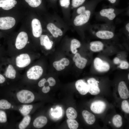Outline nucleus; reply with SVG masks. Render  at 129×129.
I'll return each mask as SVG.
<instances>
[{
    "label": "nucleus",
    "mask_w": 129,
    "mask_h": 129,
    "mask_svg": "<svg viewBox=\"0 0 129 129\" xmlns=\"http://www.w3.org/2000/svg\"><path fill=\"white\" fill-rule=\"evenodd\" d=\"M16 71L13 66L9 64L5 73V76L10 79H14L16 77Z\"/></svg>",
    "instance_id": "nucleus-23"
},
{
    "label": "nucleus",
    "mask_w": 129,
    "mask_h": 129,
    "mask_svg": "<svg viewBox=\"0 0 129 129\" xmlns=\"http://www.w3.org/2000/svg\"><path fill=\"white\" fill-rule=\"evenodd\" d=\"M16 97L19 101L23 103H28L32 102L34 100L35 97L31 91L27 90H23L18 92Z\"/></svg>",
    "instance_id": "nucleus-4"
},
{
    "label": "nucleus",
    "mask_w": 129,
    "mask_h": 129,
    "mask_svg": "<svg viewBox=\"0 0 129 129\" xmlns=\"http://www.w3.org/2000/svg\"><path fill=\"white\" fill-rule=\"evenodd\" d=\"M125 29L127 32L129 33V23L128 22L126 24L125 26Z\"/></svg>",
    "instance_id": "nucleus-42"
},
{
    "label": "nucleus",
    "mask_w": 129,
    "mask_h": 129,
    "mask_svg": "<svg viewBox=\"0 0 129 129\" xmlns=\"http://www.w3.org/2000/svg\"><path fill=\"white\" fill-rule=\"evenodd\" d=\"M67 122L68 127L70 129H76L78 127V122L74 119H68Z\"/></svg>",
    "instance_id": "nucleus-29"
},
{
    "label": "nucleus",
    "mask_w": 129,
    "mask_h": 129,
    "mask_svg": "<svg viewBox=\"0 0 129 129\" xmlns=\"http://www.w3.org/2000/svg\"><path fill=\"white\" fill-rule=\"evenodd\" d=\"M46 82L49 83V86H53L56 84V81L52 77L49 78Z\"/></svg>",
    "instance_id": "nucleus-37"
},
{
    "label": "nucleus",
    "mask_w": 129,
    "mask_h": 129,
    "mask_svg": "<svg viewBox=\"0 0 129 129\" xmlns=\"http://www.w3.org/2000/svg\"><path fill=\"white\" fill-rule=\"evenodd\" d=\"M33 107L32 105H24L19 109L21 113L24 116L27 115L31 112Z\"/></svg>",
    "instance_id": "nucleus-28"
},
{
    "label": "nucleus",
    "mask_w": 129,
    "mask_h": 129,
    "mask_svg": "<svg viewBox=\"0 0 129 129\" xmlns=\"http://www.w3.org/2000/svg\"><path fill=\"white\" fill-rule=\"evenodd\" d=\"M109 123H111V122H109Z\"/></svg>",
    "instance_id": "nucleus-46"
},
{
    "label": "nucleus",
    "mask_w": 129,
    "mask_h": 129,
    "mask_svg": "<svg viewBox=\"0 0 129 129\" xmlns=\"http://www.w3.org/2000/svg\"><path fill=\"white\" fill-rule=\"evenodd\" d=\"M75 54L73 58V60L75 62L76 66L79 69H83L86 66L87 61V60L82 57L79 53H77Z\"/></svg>",
    "instance_id": "nucleus-15"
},
{
    "label": "nucleus",
    "mask_w": 129,
    "mask_h": 129,
    "mask_svg": "<svg viewBox=\"0 0 129 129\" xmlns=\"http://www.w3.org/2000/svg\"><path fill=\"white\" fill-rule=\"evenodd\" d=\"M106 103L102 101L98 100L95 101L91 104L90 108L94 113L99 114L102 113L106 108Z\"/></svg>",
    "instance_id": "nucleus-9"
},
{
    "label": "nucleus",
    "mask_w": 129,
    "mask_h": 129,
    "mask_svg": "<svg viewBox=\"0 0 129 129\" xmlns=\"http://www.w3.org/2000/svg\"><path fill=\"white\" fill-rule=\"evenodd\" d=\"M94 9L86 8L82 13L78 14L73 21L74 25L76 26H82L87 23L89 21L94 12Z\"/></svg>",
    "instance_id": "nucleus-2"
},
{
    "label": "nucleus",
    "mask_w": 129,
    "mask_h": 129,
    "mask_svg": "<svg viewBox=\"0 0 129 129\" xmlns=\"http://www.w3.org/2000/svg\"><path fill=\"white\" fill-rule=\"evenodd\" d=\"M61 6L62 7L67 8L70 4V0H60V1Z\"/></svg>",
    "instance_id": "nucleus-36"
},
{
    "label": "nucleus",
    "mask_w": 129,
    "mask_h": 129,
    "mask_svg": "<svg viewBox=\"0 0 129 129\" xmlns=\"http://www.w3.org/2000/svg\"><path fill=\"white\" fill-rule=\"evenodd\" d=\"M43 69L40 66L35 65L30 68L27 71V76L30 79L37 80L42 76Z\"/></svg>",
    "instance_id": "nucleus-5"
},
{
    "label": "nucleus",
    "mask_w": 129,
    "mask_h": 129,
    "mask_svg": "<svg viewBox=\"0 0 129 129\" xmlns=\"http://www.w3.org/2000/svg\"><path fill=\"white\" fill-rule=\"evenodd\" d=\"M40 44L44 46L47 50H50L52 48L53 42L50 40L48 36L46 35H42L40 37Z\"/></svg>",
    "instance_id": "nucleus-18"
},
{
    "label": "nucleus",
    "mask_w": 129,
    "mask_h": 129,
    "mask_svg": "<svg viewBox=\"0 0 129 129\" xmlns=\"http://www.w3.org/2000/svg\"><path fill=\"white\" fill-rule=\"evenodd\" d=\"M31 25L33 36L36 38L39 37L41 35L42 32L40 22L38 19L35 18L32 20Z\"/></svg>",
    "instance_id": "nucleus-12"
},
{
    "label": "nucleus",
    "mask_w": 129,
    "mask_h": 129,
    "mask_svg": "<svg viewBox=\"0 0 129 129\" xmlns=\"http://www.w3.org/2000/svg\"><path fill=\"white\" fill-rule=\"evenodd\" d=\"M128 79L129 80V74H128Z\"/></svg>",
    "instance_id": "nucleus-45"
},
{
    "label": "nucleus",
    "mask_w": 129,
    "mask_h": 129,
    "mask_svg": "<svg viewBox=\"0 0 129 129\" xmlns=\"http://www.w3.org/2000/svg\"><path fill=\"white\" fill-rule=\"evenodd\" d=\"M13 3L14 5H15L17 4V2L16 0H14L13 1Z\"/></svg>",
    "instance_id": "nucleus-44"
},
{
    "label": "nucleus",
    "mask_w": 129,
    "mask_h": 129,
    "mask_svg": "<svg viewBox=\"0 0 129 129\" xmlns=\"http://www.w3.org/2000/svg\"><path fill=\"white\" fill-rule=\"evenodd\" d=\"M121 107L123 110L126 113H129V104L126 100H123L122 102Z\"/></svg>",
    "instance_id": "nucleus-32"
},
{
    "label": "nucleus",
    "mask_w": 129,
    "mask_h": 129,
    "mask_svg": "<svg viewBox=\"0 0 129 129\" xmlns=\"http://www.w3.org/2000/svg\"><path fill=\"white\" fill-rule=\"evenodd\" d=\"M50 90V88L48 86H44L42 89V92L44 93H47Z\"/></svg>",
    "instance_id": "nucleus-39"
},
{
    "label": "nucleus",
    "mask_w": 129,
    "mask_h": 129,
    "mask_svg": "<svg viewBox=\"0 0 129 129\" xmlns=\"http://www.w3.org/2000/svg\"><path fill=\"white\" fill-rule=\"evenodd\" d=\"M118 91L121 98L124 99L129 97V92L125 83L124 81L120 82L118 86Z\"/></svg>",
    "instance_id": "nucleus-14"
},
{
    "label": "nucleus",
    "mask_w": 129,
    "mask_h": 129,
    "mask_svg": "<svg viewBox=\"0 0 129 129\" xmlns=\"http://www.w3.org/2000/svg\"><path fill=\"white\" fill-rule=\"evenodd\" d=\"M121 61L118 58L115 57L113 60L114 63L115 64H120Z\"/></svg>",
    "instance_id": "nucleus-40"
},
{
    "label": "nucleus",
    "mask_w": 129,
    "mask_h": 129,
    "mask_svg": "<svg viewBox=\"0 0 129 129\" xmlns=\"http://www.w3.org/2000/svg\"><path fill=\"white\" fill-rule=\"evenodd\" d=\"M76 89L81 94L84 95L88 92L89 86L88 84L82 79L77 81L75 83Z\"/></svg>",
    "instance_id": "nucleus-13"
},
{
    "label": "nucleus",
    "mask_w": 129,
    "mask_h": 129,
    "mask_svg": "<svg viewBox=\"0 0 129 129\" xmlns=\"http://www.w3.org/2000/svg\"><path fill=\"white\" fill-rule=\"evenodd\" d=\"M90 48L92 51L98 52L102 50L104 48V44L100 41H95L91 42L90 44Z\"/></svg>",
    "instance_id": "nucleus-21"
},
{
    "label": "nucleus",
    "mask_w": 129,
    "mask_h": 129,
    "mask_svg": "<svg viewBox=\"0 0 129 129\" xmlns=\"http://www.w3.org/2000/svg\"></svg>",
    "instance_id": "nucleus-48"
},
{
    "label": "nucleus",
    "mask_w": 129,
    "mask_h": 129,
    "mask_svg": "<svg viewBox=\"0 0 129 129\" xmlns=\"http://www.w3.org/2000/svg\"><path fill=\"white\" fill-rule=\"evenodd\" d=\"M27 43H29V42H27Z\"/></svg>",
    "instance_id": "nucleus-47"
},
{
    "label": "nucleus",
    "mask_w": 129,
    "mask_h": 129,
    "mask_svg": "<svg viewBox=\"0 0 129 129\" xmlns=\"http://www.w3.org/2000/svg\"><path fill=\"white\" fill-rule=\"evenodd\" d=\"M16 21L13 17L6 16L0 17V29L7 30L12 27L15 25Z\"/></svg>",
    "instance_id": "nucleus-7"
},
{
    "label": "nucleus",
    "mask_w": 129,
    "mask_h": 129,
    "mask_svg": "<svg viewBox=\"0 0 129 129\" xmlns=\"http://www.w3.org/2000/svg\"><path fill=\"white\" fill-rule=\"evenodd\" d=\"M119 68L122 69H126L129 67V63L125 61H121L120 63Z\"/></svg>",
    "instance_id": "nucleus-35"
},
{
    "label": "nucleus",
    "mask_w": 129,
    "mask_h": 129,
    "mask_svg": "<svg viewBox=\"0 0 129 129\" xmlns=\"http://www.w3.org/2000/svg\"><path fill=\"white\" fill-rule=\"evenodd\" d=\"M14 0H0V7L5 10L11 9L15 6L13 3Z\"/></svg>",
    "instance_id": "nucleus-22"
},
{
    "label": "nucleus",
    "mask_w": 129,
    "mask_h": 129,
    "mask_svg": "<svg viewBox=\"0 0 129 129\" xmlns=\"http://www.w3.org/2000/svg\"><path fill=\"white\" fill-rule=\"evenodd\" d=\"M82 116L86 123L89 125L93 124L96 120L95 116L88 111L85 110L82 112Z\"/></svg>",
    "instance_id": "nucleus-20"
},
{
    "label": "nucleus",
    "mask_w": 129,
    "mask_h": 129,
    "mask_svg": "<svg viewBox=\"0 0 129 129\" xmlns=\"http://www.w3.org/2000/svg\"><path fill=\"white\" fill-rule=\"evenodd\" d=\"M86 0H71V5L74 8L78 7L81 5Z\"/></svg>",
    "instance_id": "nucleus-33"
},
{
    "label": "nucleus",
    "mask_w": 129,
    "mask_h": 129,
    "mask_svg": "<svg viewBox=\"0 0 129 129\" xmlns=\"http://www.w3.org/2000/svg\"><path fill=\"white\" fill-rule=\"evenodd\" d=\"M113 8L102 9L98 12L97 18L107 22H111L115 18L120 12Z\"/></svg>",
    "instance_id": "nucleus-3"
},
{
    "label": "nucleus",
    "mask_w": 129,
    "mask_h": 129,
    "mask_svg": "<svg viewBox=\"0 0 129 129\" xmlns=\"http://www.w3.org/2000/svg\"><path fill=\"white\" fill-rule=\"evenodd\" d=\"M112 122L115 127L117 128L120 127L123 124L122 117L118 114L115 115L113 118Z\"/></svg>",
    "instance_id": "nucleus-27"
},
{
    "label": "nucleus",
    "mask_w": 129,
    "mask_h": 129,
    "mask_svg": "<svg viewBox=\"0 0 129 129\" xmlns=\"http://www.w3.org/2000/svg\"><path fill=\"white\" fill-rule=\"evenodd\" d=\"M94 65L96 70L100 72L107 71L110 68V65L107 62L98 57L94 59Z\"/></svg>",
    "instance_id": "nucleus-6"
},
{
    "label": "nucleus",
    "mask_w": 129,
    "mask_h": 129,
    "mask_svg": "<svg viewBox=\"0 0 129 129\" xmlns=\"http://www.w3.org/2000/svg\"><path fill=\"white\" fill-rule=\"evenodd\" d=\"M46 82V79L44 78H43L39 81L38 84V85L40 87L43 86Z\"/></svg>",
    "instance_id": "nucleus-38"
},
{
    "label": "nucleus",
    "mask_w": 129,
    "mask_h": 129,
    "mask_svg": "<svg viewBox=\"0 0 129 129\" xmlns=\"http://www.w3.org/2000/svg\"><path fill=\"white\" fill-rule=\"evenodd\" d=\"M89 86L88 92L93 95H96L99 94L100 92L99 87L98 81L94 78H89L87 81Z\"/></svg>",
    "instance_id": "nucleus-11"
},
{
    "label": "nucleus",
    "mask_w": 129,
    "mask_h": 129,
    "mask_svg": "<svg viewBox=\"0 0 129 129\" xmlns=\"http://www.w3.org/2000/svg\"><path fill=\"white\" fill-rule=\"evenodd\" d=\"M30 116L28 115L25 116L19 125L20 129H24L26 128L29 125L31 121Z\"/></svg>",
    "instance_id": "nucleus-26"
},
{
    "label": "nucleus",
    "mask_w": 129,
    "mask_h": 129,
    "mask_svg": "<svg viewBox=\"0 0 129 129\" xmlns=\"http://www.w3.org/2000/svg\"><path fill=\"white\" fill-rule=\"evenodd\" d=\"M81 46V43L78 40L75 39H72L71 42L70 48L72 53L74 54L76 53L77 52V49Z\"/></svg>",
    "instance_id": "nucleus-24"
},
{
    "label": "nucleus",
    "mask_w": 129,
    "mask_h": 129,
    "mask_svg": "<svg viewBox=\"0 0 129 129\" xmlns=\"http://www.w3.org/2000/svg\"><path fill=\"white\" fill-rule=\"evenodd\" d=\"M69 64L70 61L68 59L63 58L59 60L54 62L53 65L56 70L59 71L64 69L65 66L68 65Z\"/></svg>",
    "instance_id": "nucleus-16"
},
{
    "label": "nucleus",
    "mask_w": 129,
    "mask_h": 129,
    "mask_svg": "<svg viewBox=\"0 0 129 129\" xmlns=\"http://www.w3.org/2000/svg\"><path fill=\"white\" fill-rule=\"evenodd\" d=\"M11 105L6 100H0V109H8L11 108Z\"/></svg>",
    "instance_id": "nucleus-30"
},
{
    "label": "nucleus",
    "mask_w": 129,
    "mask_h": 129,
    "mask_svg": "<svg viewBox=\"0 0 129 129\" xmlns=\"http://www.w3.org/2000/svg\"><path fill=\"white\" fill-rule=\"evenodd\" d=\"M31 59L27 54H23L18 56L16 59V66L19 68H24L28 65L31 62Z\"/></svg>",
    "instance_id": "nucleus-10"
},
{
    "label": "nucleus",
    "mask_w": 129,
    "mask_h": 129,
    "mask_svg": "<svg viewBox=\"0 0 129 129\" xmlns=\"http://www.w3.org/2000/svg\"><path fill=\"white\" fill-rule=\"evenodd\" d=\"M7 120V117L5 113L0 110V123H5Z\"/></svg>",
    "instance_id": "nucleus-34"
},
{
    "label": "nucleus",
    "mask_w": 129,
    "mask_h": 129,
    "mask_svg": "<svg viewBox=\"0 0 129 129\" xmlns=\"http://www.w3.org/2000/svg\"><path fill=\"white\" fill-rule=\"evenodd\" d=\"M66 115L68 119H75L77 116V113L76 111L72 107L68 108L66 111Z\"/></svg>",
    "instance_id": "nucleus-25"
},
{
    "label": "nucleus",
    "mask_w": 129,
    "mask_h": 129,
    "mask_svg": "<svg viewBox=\"0 0 129 129\" xmlns=\"http://www.w3.org/2000/svg\"><path fill=\"white\" fill-rule=\"evenodd\" d=\"M28 40V37L27 33L25 32H22L17 35L16 40L15 46L18 49H21L24 48Z\"/></svg>",
    "instance_id": "nucleus-8"
},
{
    "label": "nucleus",
    "mask_w": 129,
    "mask_h": 129,
    "mask_svg": "<svg viewBox=\"0 0 129 129\" xmlns=\"http://www.w3.org/2000/svg\"><path fill=\"white\" fill-rule=\"evenodd\" d=\"M91 30L93 34L102 39H110L114 36L115 28L109 24L94 25L91 26Z\"/></svg>",
    "instance_id": "nucleus-1"
},
{
    "label": "nucleus",
    "mask_w": 129,
    "mask_h": 129,
    "mask_svg": "<svg viewBox=\"0 0 129 129\" xmlns=\"http://www.w3.org/2000/svg\"><path fill=\"white\" fill-rule=\"evenodd\" d=\"M29 5L32 7H36L41 4L42 0H25Z\"/></svg>",
    "instance_id": "nucleus-31"
},
{
    "label": "nucleus",
    "mask_w": 129,
    "mask_h": 129,
    "mask_svg": "<svg viewBox=\"0 0 129 129\" xmlns=\"http://www.w3.org/2000/svg\"><path fill=\"white\" fill-rule=\"evenodd\" d=\"M112 4L115 3L116 2L117 0H108Z\"/></svg>",
    "instance_id": "nucleus-43"
},
{
    "label": "nucleus",
    "mask_w": 129,
    "mask_h": 129,
    "mask_svg": "<svg viewBox=\"0 0 129 129\" xmlns=\"http://www.w3.org/2000/svg\"><path fill=\"white\" fill-rule=\"evenodd\" d=\"M47 28L54 38H57L59 36H61L63 35V33L62 30L53 23H50L48 24Z\"/></svg>",
    "instance_id": "nucleus-17"
},
{
    "label": "nucleus",
    "mask_w": 129,
    "mask_h": 129,
    "mask_svg": "<svg viewBox=\"0 0 129 129\" xmlns=\"http://www.w3.org/2000/svg\"><path fill=\"white\" fill-rule=\"evenodd\" d=\"M5 78L1 74H0V84L3 83L5 81Z\"/></svg>",
    "instance_id": "nucleus-41"
},
{
    "label": "nucleus",
    "mask_w": 129,
    "mask_h": 129,
    "mask_svg": "<svg viewBox=\"0 0 129 129\" xmlns=\"http://www.w3.org/2000/svg\"><path fill=\"white\" fill-rule=\"evenodd\" d=\"M47 119L44 116H41L38 117L34 120L33 125L34 127L37 128H42L47 124Z\"/></svg>",
    "instance_id": "nucleus-19"
}]
</instances>
